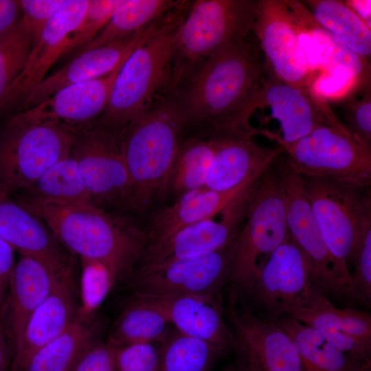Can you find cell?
<instances>
[{
	"mask_svg": "<svg viewBox=\"0 0 371 371\" xmlns=\"http://www.w3.org/2000/svg\"><path fill=\"white\" fill-rule=\"evenodd\" d=\"M250 37L203 60L179 79H186L183 85L171 89L184 117L182 137H253L258 133L249 120L259 108L267 71Z\"/></svg>",
	"mask_w": 371,
	"mask_h": 371,
	"instance_id": "1",
	"label": "cell"
},
{
	"mask_svg": "<svg viewBox=\"0 0 371 371\" xmlns=\"http://www.w3.org/2000/svg\"><path fill=\"white\" fill-rule=\"evenodd\" d=\"M20 201L80 259L104 265L115 283L131 280L147 244L144 229L93 203L57 204L28 196Z\"/></svg>",
	"mask_w": 371,
	"mask_h": 371,
	"instance_id": "2",
	"label": "cell"
},
{
	"mask_svg": "<svg viewBox=\"0 0 371 371\" xmlns=\"http://www.w3.org/2000/svg\"><path fill=\"white\" fill-rule=\"evenodd\" d=\"M184 124L180 104L169 90L120 133L134 210L143 212L166 196L168 179Z\"/></svg>",
	"mask_w": 371,
	"mask_h": 371,
	"instance_id": "3",
	"label": "cell"
},
{
	"mask_svg": "<svg viewBox=\"0 0 371 371\" xmlns=\"http://www.w3.org/2000/svg\"><path fill=\"white\" fill-rule=\"evenodd\" d=\"M180 5L164 25L126 58L114 82L107 106L95 122L120 133L129 123L146 113L161 89L171 88L175 60V35L183 20Z\"/></svg>",
	"mask_w": 371,
	"mask_h": 371,
	"instance_id": "4",
	"label": "cell"
},
{
	"mask_svg": "<svg viewBox=\"0 0 371 371\" xmlns=\"http://www.w3.org/2000/svg\"><path fill=\"white\" fill-rule=\"evenodd\" d=\"M275 162L260 178L235 239L228 278L236 297L250 294L266 262L289 234Z\"/></svg>",
	"mask_w": 371,
	"mask_h": 371,
	"instance_id": "5",
	"label": "cell"
},
{
	"mask_svg": "<svg viewBox=\"0 0 371 371\" xmlns=\"http://www.w3.org/2000/svg\"><path fill=\"white\" fill-rule=\"evenodd\" d=\"M258 1L197 0L175 35V58L184 62L175 70L176 80L193 65L249 38L257 16Z\"/></svg>",
	"mask_w": 371,
	"mask_h": 371,
	"instance_id": "6",
	"label": "cell"
},
{
	"mask_svg": "<svg viewBox=\"0 0 371 371\" xmlns=\"http://www.w3.org/2000/svg\"><path fill=\"white\" fill-rule=\"evenodd\" d=\"M260 133L278 143L290 166L302 176L371 186V148L347 128L319 126L292 142L268 130Z\"/></svg>",
	"mask_w": 371,
	"mask_h": 371,
	"instance_id": "7",
	"label": "cell"
},
{
	"mask_svg": "<svg viewBox=\"0 0 371 371\" xmlns=\"http://www.w3.org/2000/svg\"><path fill=\"white\" fill-rule=\"evenodd\" d=\"M302 177L328 249L348 267L365 230L371 225L370 187L325 178Z\"/></svg>",
	"mask_w": 371,
	"mask_h": 371,
	"instance_id": "8",
	"label": "cell"
},
{
	"mask_svg": "<svg viewBox=\"0 0 371 371\" xmlns=\"http://www.w3.org/2000/svg\"><path fill=\"white\" fill-rule=\"evenodd\" d=\"M70 154L94 203L133 210V188L120 133L95 122L74 131Z\"/></svg>",
	"mask_w": 371,
	"mask_h": 371,
	"instance_id": "9",
	"label": "cell"
},
{
	"mask_svg": "<svg viewBox=\"0 0 371 371\" xmlns=\"http://www.w3.org/2000/svg\"><path fill=\"white\" fill-rule=\"evenodd\" d=\"M74 131L7 120L0 137V190L27 188L47 169L69 155Z\"/></svg>",
	"mask_w": 371,
	"mask_h": 371,
	"instance_id": "10",
	"label": "cell"
},
{
	"mask_svg": "<svg viewBox=\"0 0 371 371\" xmlns=\"http://www.w3.org/2000/svg\"><path fill=\"white\" fill-rule=\"evenodd\" d=\"M275 166L284 190L289 233L311 259L320 289L349 295L351 272L328 249L313 213L302 176L282 155Z\"/></svg>",
	"mask_w": 371,
	"mask_h": 371,
	"instance_id": "11",
	"label": "cell"
},
{
	"mask_svg": "<svg viewBox=\"0 0 371 371\" xmlns=\"http://www.w3.org/2000/svg\"><path fill=\"white\" fill-rule=\"evenodd\" d=\"M260 177L216 214L186 226L163 241L146 247L135 271L208 254L228 244L241 229Z\"/></svg>",
	"mask_w": 371,
	"mask_h": 371,
	"instance_id": "12",
	"label": "cell"
},
{
	"mask_svg": "<svg viewBox=\"0 0 371 371\" xmlns=\"http://www.w3.org/2000/svg\"><path fill=\"white\" fill-rule=\"evenodd\" d=\"M321 291L311 259L289 234L266 262L250 294L276 315L308 304Z\"/></svg>",
	"mask_w": 371,
	"mask_h": 371,
	"instance_id": "13",
	"label": "cell"
},
{
	"mask_svg": "<svg viewBox=\"0 0 371 371\" xmlns=\"http://www.w3.org/2000/svg\"><path fill=\"white\" fill-rule=\"evenodd\" d=\"M236 237L212 253L137 270L128 285L134 295L218 293L228 278Z\"/></svg>",
	"mask_w": 371,
	"mask_h": 371,
	"instance_id": "14",
	"label": "cell"
},
{
	"mask_svg": "<svg viewBox=\"0 0 371 371\" xmlns=\"http://www.w3.org/2000/svg\"><path fill=\"white\" fill-rule=\"evenodd\" d=\"M88 5L89 0H66L48 22L22 70L0 98V117L14 115L56 60L67 52L72 34L81 25Z\"/></svg>",
	"mask_w": 371,
	"mask_h": 371,
	"instance_id": "15",
	"label": "cell"
},
{
	"mask_svg": "<svg viewBox=\"0 0 371 371\" xmlns=\"http://www.w3.org/2000/svg\"><path fill=\"white\" fill-rule=\"evenodd\" d=\"M231 302L234 349L242 371H303L297 348L280 321L240 312L233 296Z\"/></svg>",
	"mask_w": 371,
	"mask_h": 371,
	"instance_id": "16",
	"label": "cell"
},
{
	"mask_svg": "<svg viewBox=\"0 0 371 371\" xmlns=\"http://www.w3.org/2000/svg\"><path fill=\"white\" fill-rule=\"evenodd\" d=\"M266 58V69L296 87H309L314 78L298 42V25L284 1H258L254 27Z\"/></svg>",
	"mask_w": 371,
	"mask_h": 371,
	"instance_id": "17",
	"label": "cell"
},
{
	"mask_svg": "<svg viewBox=\"0 0 371 371\" xmlns=\"http://www.w3.org/2000/svg\"><path fill=\"white\" fill-rule=\"evenodd\" d=\"M124 62L106 76L67 86L7 119L16 124L55 125L72 131L93 124L107 106Z\"/></svg>",
	"mask_w": 371,
	"mask_h": 371,
	"instance_id": "18",
	"label": "cell"
},
{
	"mask_svg": "<svg viewBox=\"0 0 371 371\" xmlns=\"http://www.w3.org/2000/svg\"><path fill=\"white\" fill-rule=\"evenodd\" d=\"M167 19L166 16H163L121 40L75 55L67 65L45 78L26 97L15 113L34 106L67 86L110 74L136 47L156 33Z\"/></svg>",
	"mask_w": 371,
	"mask_h": 371,
	"instance_id": "19",
	"label": "cell"
},
{
	"mask_svg": "<svg viewBox=\"0 0 371 371\" xmlns=\"http://www.w3.org/2000/svg\"><path fill=\"white\" fill-rule=\"evenodd\" d=\"M259 99V108L269 106L279 121L286 142L296 141L322 125L346 128L328 100L315 93L311 86L296 87L274 76L267 70Z\"/></svg>",
	"mask_w": 371,
	"mask_h": 371,
	"instance_id": "20",
	"label": "cell"
},
{
	"mask_svg": "<svg viewBox=\"0 0 371 371\" xmlns=\"http://www.w3.org/2000/svg\"><path fill=\"white\" fill-rule=\"evenodd\" d=\"M134 299L157 309L177 331L209 343L222 355L234 348L218 293L134 295Z\"/></svg>",
	"mask_w": 371,
	"mask_h": 371,
	"instance_id": "21",
	"label": "cell"
},
{
	"mask_svg": "<svg viewBox=\"0 0 371 371\" xmlns=\"http://www.w3.org/2000/svg\"><path fill=\"white\" fill-rule=\"evenodd\" d=\"M0 236L21 256L39 261L56 278L74 269L72 259L47 225L1 190Z\"/></svg>",
	"mask_w": 371,
	"mask_h": 371,
	"instance_id": "22",
	"label": "cell"
},
{
	"mask_svg": "<svg viewBox=\"0 0 371 371\" xmlns=\"http://www.w3.org/2000/svg\"><path fill=\"white\" fill-rule=\"evenodd\" d=\"M79 311L73 269L57 279L52 291L29 317L13 352L10 371H23L33 354L66 330Z\"/></svg>",
	"mask_w": 371,
	"mask_h": 371,
	"instance_id": "23",
	"label": "cell"
},
{
	"mask_svg": "<svg viewBox=\"0 0 371 371\" xmlns=\"http://www.w3.org/2000/svg\"><path fill=\"white\" fill-rule=\"evenodd\" d=\"M57 279L32 258L21 256L15 264L0 318L12 358L29 317L52 291Z\"/></svg>",
	"mask_w": 371,
	"mask_h": 371,
	"instance_id": "24",
	"label": "cell"
},
{
	"mask_svg": "<svg viewBox=\"0 0 371 371\" xmlns=\"http://www.w3.org/2000/svg\"><path fill=\"white\" fill-rule=\"evenodd\" d=\"M205 188L227 191L264 172L284 153L280 146H258L252 137H218Z\"/></svg>",
	"mask_w": 371,
	"mask_h": 371,
	"instance_id": "25",
	"label": "cell"
},
{
	"mask_svg": "<svg viewBox=\"0 0 371 371\" xmlns=\"http://www.w3.org/2000/svg\"><path fill=\"white\" fill-rule=\"evenodd\" d=\"M262 174L227 191L203 187L180 195L173 203L162 208L150 218L144 229L146 247L163 241L177 231L216 214Z\"/></svg>",
	"mask_w": 371,
	"mask_h": 371,
	"instance_id": "26",
	"label": "cell"
},
{
	"mask_svg": "<svg viewBox=\"0 0 371 371\" xmlns=\"http://www.w3.org/2000/svg\"><path fill=\"white\" fill-rule=\"evenodd\" d=\"M285 314L317 330L352 359L370 364L371 344L350 333L349 308H337L319 293L308 304L289 309Z\"/></svg>",
	"mask_w": 371,
	"mask_h": 371,
	"instance_id": "27",
	"label": "cell"
},
{
	"mask_svg": "<svg viewBox=\"0 0 371 371\" xmlns=\"http://www.w3.org/2000/svg\"><path fill=\"white\" fill-rule=\"evenodd\" d=\"M280 324L294 343L303 371H370L340 350L315 329L286 316Z\"/></svg>",
	"mask_w": 371,
	"mask_h": 371,
	"instance_id": "28",
	"label": "cell"
},
{
	"mask_svg": "<svg viewBox=\"0 0 371 371\" xmlns=\"http://www.w3.org/2000/svg\"><path fill=\"white\" fill-rule=\"evenodd\" d=\"M218 142V137H181L168 176L166 196L176 199L205 186Z\"/></svg>",
	"mask_w": 371,
	"mask_h": 371,
	"instance_id": "29",
	"label": "cell"
},
{
	"mask_svg": "<svg viewBox=\"0 0 371 371\" xmlns=\"http://www.w3.org/2000/svg\"><path fill=\"white\" fill-rule=\"evenodd\" d=\"M80 315L60 335L36 350L23 371H71L81 356L97 341L96 329Z\"/></svg>",
	"mask_w": 371,
	"mask_h": 371,
	"instance_id": "30",
	"label": "cell"
},
{
	"mask_svg": "<svg viewBox=\"0 0 371 371\" xmlns=\"http://www.w3.org/2000/svg\"><path fill=\"white\" fill-rule=\"evenodd\" d=\"M293 16L310 32L319 51L322 71L343 70L350 73L359 85L370 81V63L349 49L314 20L304 3L284 1Z\"/></svg>",
	"mask_w": 371,
	"mask_h": 371,
	"instance_id": "31",
	"label": "cell"
},
{
	"mask_svg": "<svg viewBox=\"0 0 371 371\" xmlns=\"http://www.w3.org/2000/svg\"><path fill=\"white\" fill-rule=\"evenodd\" d=\"M304 2L318 25L369 63L371 55L370 27L348 7L345 1L308 0Z\"/></svg>",
	"mask_w": 371,
	"mask_h": 371,
	"instance_id": "32",
	"label": "cell"
},
{
	"mask_svg": "<svg viewBox=\"0 0 371 371\" xmlns=\"http://www.w3.org/2000/svg\"><path fill=\"white\" fill-rule=\"evenodd\" d=\"M181 1L124 0L105 25L76 54L121 40L142 29L177 7Z\"/></svg>",
	"mask_w": 371,
	"mask_h": 371,
	"instance_id": "33",
	"label": "cell"
},
{
	"mask_svg": "<svg viewBox=\"0 0 371 371\" xmlns=\"http://www.w3.org/2000/svg\"><path fill=\"white\" fill-rule=\"evenodd\" d=\"M170 326L157 309L134 299L116 321L108 341L117 347L133 344H157L168 336Z\"/></svg>",
	"mask_w": 371,
	"mask_h": 371,
	"instance_id": "34",
	"label": "cell"
},
{
	"mask_svg": "<svg viewBox=\"0 0 371 371\" xmlns=\"http://www.w3.org/2000/svg\"><path fill=\"white\" fill-rule=\"evenodd\" d=\"M28 197L51 203H94L82 183L75 160L69 153L47 169L27 188Z\"/></svg>",
	"mask_w": 371,
	"mask_h": 371,
	"instance_id": "35",
	"label": "cell"
},
{
	"mask_svg": "<svg viewBox=\"0 0 371 371\" xmlns=\"http://www.w3.org/2000/svg\"><path fill=\"white\" fill-rule=\"evenodd\" d=\"M221 355L209 343L177 331L161 341L157 371H208Z\"/></svg>",
	"mask_w": 371,
	"mask_h": 371,
	"instance_id": "36",
	"label": "cell"
},
{
	"mask_svg": "<svg viewBox=\"0 0 371 371\" xmlns=\"http://www.w3.org/2000/svg\"><path fill=\"white\" fill-rule=\"evenodd\" d=\"M32 45V37L21 19L0 39V98L22 70Z\"/></svg>",
	"mask_w": 371,
	"mask_h": 371,
	"instance_id": "37",
	"label": "cell"
},
{
	"mask_svg": "<svg viewBox=\"0 0 371 371\" xmlns=\"http://www.w3.org/2000/svg\"><path fill=\"white\" fill-rule=\"evenodd\" d=\"M80 260L82 275L79 315L90 317L106 297L115 281L108 269L102 264L91 260Z\"/></svg>",
	"mask_w": 371,
	"mask_h": 371,
	"instance_id": "38",
	"label": "cell"
},
{
	"mask_svg": "<svg viewBox=\"0 0 371 371\" xmlns=\"http://www.w3.org/2000/svg\"><path fill=\"white\" fill-rule=\"evenodd\" d=\"M351 264V287L349 295L368 304L371 300V225L365 230Z\"/></svg>",
	"mask_w": 371,
	"mask_h": 371,
	"instance_id": "39",
	"label": "cell"
},
{
	"mask_svg": "<svg viewBox=\"0 0 371 371\" xmlns=\"http://www.w3.org/2000/svg\"><path fill=\"white\" fill-rule=\"evenodd\" d=\"M124 0H89L81 25L72 34L68 52L89 42L105 25Z\"/></svg>",
	"mask_w": 371,
	"mask_h": 371,
	"instance_id": "40",
	"label": "cell"
},
{
	"mask_svg": "<svg viewBox=\"0 0 371 371\" xmlns=\"http://www.w3.org/2000/svg\"><path fill=\"white\" fill-rule=\"evenodd\" d=\"M156 344H133L117 347L115 371H157L159 347Z\"/></svg>",
	"mask_w": 371,
	"mask_h": 371,
	"instance_id": "41",
	"label": "cell"
},
{
	"mask_svg": "<svg viewBox=\"0 0 371 371\" xmlns=\"http://www.w3.org/2000/svg\"><path fill=\"white\" fill-rule=\"evenodd\" d=\"M344 114L348 130L366 146L371 148V98L370 89L361 98H348L344 101Z\"/></svg>",
	"mask_w": 371,
	"mask_h": 371,
	"instance_id": "42",
	"label": "cell"
},
{
	"mask_svg": "<svg viewBox=\"0 0 371 371\" xmlns=\"http://www.w3.org/2000/svg\"><path fill=\"white\" fill-rule=\"evenodd\" d=\"M66 0H21V21L33 39L39 38L51 19L65 4ZM33 46V45H32Z\"/></svg>",
	"mask_w": 371,
	"mask_h": 371,
	"instance_id": "43",
	"label": "cell"
},
{
	"mask_svg": "<svg viewBox=\"0 0 371 371\" xmlns=\"http://www.w3.org/2000/svg\"><path fill=\"white\" fill-rule=\"evenodd\" d=\"M358 86L353 76L343 70L322 71L315 76L311 84L313 91L326 100L346 96Z\"/></svg>",
	"mask_w": 371,
	"mask_h": 371,
	"instance_id": "44",
	"label": "cell"
},
{
	"mask_svg": "<svg viewBox=\"0 0 371 371\" xmlns=\"http://www.w3.org/2000/svg\"><path fill=\"white\" fill-rule=\"evenodd\" d=\"M116 348L108 340L96 342L81 356L71 371H115Z\"/></svg>",
	"mask_w": 371,
	"mask_h": 371,
	"instance_id": "45",
	"label": "cell"
},
{
	"mask_svg": "<svg viewBox=\"0 0 371 371\" xmlns=\"http://www.w3.org/2000/svg\"><path fill=\"white\" fill-rule=\"evenodd\" d=\"M14 249L0 236V318L15 266Z\"/></svg>",
	"mask_w": 371,
	"mask_h": 371,
	"instance_id": "46",
	"label": "cell"
},
{
	"mask_svg": "<svg viewBox=\"0 0 371 371\" xmlns=\"http://www.w3.org/2000/svg\"><path fill=\"white\" fill-rule=\"evenodd\" d=\"M293 17L298 25L299 45L310 71L313 74L317 71L321 72L320 56L313 37L306 27L293 16Z\"/></svg>",
	"mask_w": 371,
	"mask_h": 371,
	"instance_id": "47",
	"label": "cell"
},
{
	"mask_svg": "<svg viewBox=\"0 0 371 371\" xmlns=\"http://www.w3.org/2000/svg\"><path fill=\"white\" fill-rule=\"evenodd\" d=\"M21 15L19 1L0 0V39L18 24Z\"/></svg>",
	"mask_w": 371,
	"mask_h": 371,
	"instance_id": "48",
	"label": "cell"
},
{
	"mask_svg": "<svg viewBox=\"0 0 371 371\" xmlns=\"http://www.w3.org/2000/svg\"><path fill=\"white\" fill-rule=\"evenodd\" d=\"M345 2L368 27H371L370 0H350Z\"/></svg>",
	"mask_w": 371,
	"mask_h": 371,
	"instance_id": "49",
	"label": "cell"
},
{
	"mask_svg": "<svg viewBox=\"0 0 371 371\" xmlns=\"http://www.w3.org/2000/svg\"><path fill=\"white\" fill-rule=\"evenodd\" d=\"M12 362V351L0 328V370L8 371Z\"/></svg>",
	"mask_w": 371,
	"mask_h": 371,
	"instance_id": "50",
	"label": "cell"
},
{
	"mask_svg": "<svg viewBox=\"0 0 371 371\" xmlns=\"http://www.w3.org/2000/svg\"><path fill=\"white\" fill-rule=\"evenodd\" d=\"M223 371H236V368H234L233 367H229V368H227V369H225Z\"/></svg>",
	"mask_w": 371,
	"mask_h": 371,
	"instance_id": "51",
	"label": "cell"
},
{
	"mask_svg": "<svg viewBox=\"0 0 371 371\" xmlns=\"http://www.w3.org/2000/svg\"><path fill=\"white\" fill-rule=\"evenodd\" d=\"M0 371H2V370H0Z\"/></svg>",
	"mask_w": 371,
	"mask_h": 371,
	"instance_id": "52",
	"label": "cell"
}]
</instances>
